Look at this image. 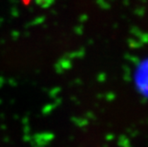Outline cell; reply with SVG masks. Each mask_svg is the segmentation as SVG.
Wrapping results in <instances>:
<instances>
[{"instance_id":"1","label":"cell","mask_w":148,"mask_h":147,"mask_svg":"<svg viewBox=\"0 0 148 147\" xmlns=\"http://www.w3.org/2000/svg\"><path fill=\"white\" fill-rule=\"evenodd\" d=\"M136 81L140 91L148 96V60H145L137 68Z\"/></svg>"},{"instance_id":"2","label":"cell","mask_w":148,"mask_h":147,"mask_svg":"<svg viewBox=\"0 0 148 147\" xmlns=\"http://www.w3.org/2000/svg\"><path fill=\"white\" fill-rule=\"evenodd\" d=\"M24 1H33V0H24ZM37 1V0H36Z\"/></svg>"}]
</instances>
